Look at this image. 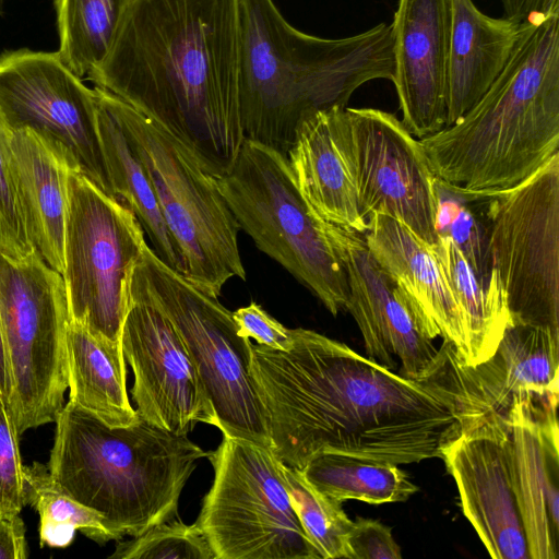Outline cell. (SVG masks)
Returning <instances> with one entry per match:
<instances>
[{
    "label": "cell",
    "mask_w": 559,
    "mask_h": 559,
    "mask_svg": "<svg viewBox=\"0 0 559 559\" xmlns=\"http://www.w3.org/2000/svg\"><path fill=\"white\" fill-rule=\"evenodd\" d=\"M391 27L401 122L420 140L447 122L452 0H399Z\"/></svg>",
    "instance_id": "cell-19"
},
{
    "label": "cell",
    "mask_w": 559,
    "mask_h": 559,
    "mask_svg": "<svg viewBox=\"0 0 559 559\" xmlns=\"http://www.w3.org/2000/svg\"><path fill=\"white\" fill-rule=\"evenodd\" d=\"M283 352L252 344L250 374L263 407L269 448L302 469L338 453L395 465L442 457L462 433L447 402L346 344L293 329Z\"/></svg>",
    "instance_id": "cell-1"
},
{
    "label": "cell",
    "mask_w": 559,
    "mask_h": 559,
    "mask_svg": "<svg viewBox=\"0 0 559 559\" xmlns=\"http://www.w3.org/2000/svg\"><path fill=\"white\" fill-rule=\"evenodd\" d=\"M419 141L436 177L472 200L516 187L558 153L559 14L523 22L484 96Z\"/></svg>",
    "instance_id": "cell-3"
},
{
    "label": "cell",
    "mask_w": 559,
    "mask_h": 559,
    "mask_svg": "<svg viewBox=\"0 0 559 559\" xmlns=\"http://www.w3.org/2000/svg\"><path fill=\"white\" fill-rule=\"evenodd\" d=\"M146 243L128 205L70 171L61 275L71 321L121 344L131 275Z\"/></svg>",
    "instance_id": "cell-11"
},
{
    "label": "cell",
    "mask_w": 559,
    "mask_h": 559,
    "mask_svg": "<svg viewBox=\"0 0 559 559\" xmlns=\"http://www.w3.org/2000/svg\"><path fill=\"white\" fill-rule=\"evenodd\" d=\"M0 400H1V394H0Z\"/></svg>",
    "instance_id": "cell-41"
},
{
    "label": "cell",
    "mask_w": 559,
    "mask_h": 559,
    "mask_svg": "<svg viewBox=\"0 0 559 559\" xmlns=\"http://www.w3.org/2000/svg\"><path fill=\"white\" fill-rule=\"evenodd\" d=\"M293 506L321 559L346 558L347 536L353 521L341 501L318 491L301 471L282 463Z\"/></svg>",
    "instance_id": "cell-31"
},
{
    "label": "cell",
    "mask_w": 559,
    "mask_h": 559,
    "mask_svg": "<svg viewBox=\"0 0 559 559\" xmlns=\"http://www.w3.org/2000/svg\"><path fill=\"white\" fill-rule=\"evenodd\" d=\"M217 182L240 229L260 251L305 285L333 316L346 310L345 269L324 222L300 194L285 155L245 139L235 163Z\"/></svg>",
    "instance_id": "cell-6"
},
{
    "label": "cell",
    "mask_w": 559,
    "mask_h": 559,
    "mask_svg": "<svg viewBox=\"0 0 559 559\" xmlns=\"http://www.w3.org/2000/svg\"><path fill=\"white\" fill-rule=\"evenodd\" d=\"M115 559H216L207 538L195 523L179 518L159 523L133 539L119 543Z\"/></svg>",
    "instance_id": "cell-33"
},
{
    "label": "cell",
    "mask_w": 559,
    "mask_h": 559,
    "mask_svg": "<svg viewBox=\"0 0 559 559\" xmlns=\"http://www.w3.org/2000/svg\"><path fill=\"white\" fill-rule=\"evenodd\" d=\"M300 471L318 491L341 502H403L419 490L395 464L338 453L317 455Z\"/></svg>",
    "instance_id": "cell-28"
},
{
    "label": "cell",
    "mask_w": 559,
    "mask_h": 559,
    "mask_svg": "<svg viewBox=\"0 0 559 559\" xmlns=\"http://www.w3.org/2000/svg\"><path fill=\"white\" fill-rule=\"evenodd\" d=\"M429 248L438 259L463 316L466 353L459 360L466 366H476L493 355L506 329L512 323L504 288L493 270L489 280L478 276L449 237L437 236L436 243Z\"/></svg>",
    "instance_id": "cell-27"
},
{
    "label": "cell",
    "mask_w": 559,
    "mask_h": 559,
    "mask_svg": "<svg viewBox=\"0 0 559 559\" xmlns=\"http://www.w3.org/2000/svg\"><path fill=\"white\" fill-rule=\"evenodd\" d=\"M240 112L245 138L287 157L300 120L346 107L362 84L392 80L391 24L344 38L292 26L273 0H239Z\"/></svg>",
    "instance_id": "cell-4"
},
{
    "label": "cell",
    "mask_w": 559,
    "mask_h": 559,
    "mask_svg": "<svg viewBox=\"0 0 559 559\" xmlns=\"http://www.w3.org/2000/svg\"><path fill=\"white\" fill-rule=\"evenodd\" d=\"M485 200L491 270L512 321L559 334V152L516 187Z\"/></svg>",
    "instance_id": "cell-12"
},
{
    "label": "cell",
    "mask_w": 559,
    "mask_h": 559,
    "mask_svg": "<svg viewBox=\"0 0 559 559\" xmlns=\"http://www.w3.org/2000/svg\"><path fill=\"white\" fill-rule=\"evenodd\" d=\"M223 437L207 456L214 480L197 520L216 559H321L293 506L282 462L266 447Z\"/></svg>",
    "instance_id": "cell-9"
},
{
    "label": "cell",
    "mask_w": 559,
    "mask_h": 559,
    "mask_svg": "<svg viewBox=\"0 0 559 559\" xmlns=\"http://www.w3.org/2000/svg\"><path fill=\"white\" fill-rule=\"evenodd\" d=\"M347 559H401L392 527L377 520L356 518L346 543Z\"/></svg>",
    "instance_id": "cell-36"
},
{
    "label": "cell",
    "mask_w": 559,
    "mask_h": 559,
    "mask_svg": "<svg viewBox=\"0 0 559 559\" xmlns=\"http://www.w3.org/2000/svg\"><path fill=\"white\" fill-rule=\"evenodd\" d=\"M121 344L96 337L70 320L67 330L69 400L110 427L134 424Z\"/></svg>",
    "instance_id": "cell-26"
},
{
    "label": "cell",
    "mask_w": 559,
    "mask_h": 559,
    "mask_svg": "<svg viewBox=\"0 0 559 559\" xmlns=\"http://www.w3.org/2000/svg\"><path fill=\"white\" fill-rule=\"evenodd\" d=\"M130 144L153 186L165 223L181 251L183 275L221 296L231 278L246 280L240 227L217 178L174 135L110 93Z\"/></svg>",
    "instance_id": "cell-7"
},
{
    "label": "cell",
    "mask_w": 559,
    "mask_h": 559,
    "mask_svg": "<svg viewBox=\"0 0 559 559\" xmlns=\"http://www.w3.org/2000/svg\"><path fill=\"white\" fill-rule=\"evenodd\" d=\"M559 334L548 326L513 322L493 355L462 364L443 341L429 373L419 382L440 395L462 423V430L491 416L508 418L518 401L558 406Z\"/></svg>",
    "instance_id": "cell-14"
},
{
    "label": "cell",
    "mask_w": 559,
    "mask_h": 559,
    "mask_svg": "<svg viewBox=\"0 0 559 559\" xmlns=\"http://www.w3.org/2000/svg\"><path fill=\"white\" fill-rule=\"evenodd\" d=\"M238 333L254 338L258 344L287 352L293 345L292 329L271 317L260 305L251 302L231 312Z\"/></svg>",
    "instance_id": "cell-37"
},
{
    "label": "cell",
    "mask_w": 559,
    "mask_h": 559,
    "mask_svg": "<svg viewBox=\"0 0 559 559\" xmlns=\"http://www.w3.org/2000/svg\"><path fill=\"white\" fill-rule=\"evenodd\" d=\"M522 23L491 17L472 0H452L445 127L456 122L488 91L507 66Z\"/></svg>",
    "instance_id": "cell-23"
},
{
    "label": "cell",
    "mask_w": 559,
    "mask_h": 559,
    "mask_svg": "<svg viewBox=\"0 0 559 559\" xmlns=\"http://www.w3.org/2000/svg\"><path fill=\"white\" fill-rule=\"evenodd\" d=\"M23 471L25 504L32 506L39 515L40 547H67L76 531L99 544L115 540L103 515L68 495L47 466L35 462Z\"/></svg>",
    "instance_id": "cell-30"
},
{
    "label": "cell",
    "mask_w": 559,
    "mask_h": 559,
    "mask_svg": "<svg viewBox=\"0 0 559 559\" xmlns=\"http://www.w3.org/2000/svg\"><path fill=\"white\" fill-rule=\"evenodd\" d=\"M345 142L362 217L384 214L437 241V177L419 139L394 115L345 107Z\"/></svg>",
    "instance_id": "cell-15"
},
{
    "label": "cell",
    "mask_w": 559,
    "mask_h": 559,
    "mask_svg": "<svg viewBox=\"0 0 559 559\" xmlns=\"http://www.w3.org/2000/svg\"><path fill=\"white\" fill-rule=\"evenodd\" d=\"M504 16L531 22L559 14V0H501Z\"/></svg>",
    "instance_id": "cell-39"
},
{
    "label": "cell",
    "mask_w": 559,
    "mask_h": 559,
    "mask_svg": "<svg viewBox=\"0 0 559 559\" xmlns=\"http://www.w3.org/2000/svg\"><path fill=\"white\" fill-rule=\"evenodd\" d=\"M11 391V376L8 362V356L2 334V325L0 319V394L4 404L8 401Z\"/></svg>",
    "instance_id": "cell-40"
},
{
    "label": "cell",
    "mask_w": 559,
    "mask_h": 559,
    "mask_svg": "<svg viewBox=\"0 0 559 559\" xmlns=\"http://www.w3.org/2000/svg\"><path fill=\"white\" fill-rule=\"evenodd\" d=\"M121 348L134 382L136 413L145 421L188 436L197 424L218 420L195 362L178 331L132 272Z\"/></svg>",
    "instance_id": "cell-16"
},
{
    "label": "cell",
    "mask_w": 559,
    "mask_h": 559,
    "mask_svg": "<svg viewBox=\"0 0 559 559\" xmlns=\"http://www.w3.org/2000/svg\"><path fill=\"white\" fill-rule=\"evenodd\" d=\"M11 135L0 117V251L21 259L35 249L26 235L20 210Z\"/></svg>",
    "instance_id": "cell-34"
},
{
    "label": "cell",
    "mask_w": 559,
    "mask_h": 559,
    "mask_svg": "<svg viewBox=\"0 0 559 559\" xmlns=\"http://www.w3.org/2000/svg\"><path fill=\"white\" fill-rule=\"evenodd\" d=\"M441 459L456 483L462 511L490 557L530 559L506 418L492 416L463 429Z\"/></svg>",
    "instance_id": "cell-17"
},
{
    "label": "cell",
    "mask_w": 559,
    "mask_h": 559,
    "mask_svg": "<svg viewBox=\"0 0 559 559\" xmlns=\"http://www.w3.org/2000/svg\"><path fill=\"white\" fill-rule=\"evenodd\" d=\"M512 467L530 559L558 557L557 409L518 401L509 411Z\"/></svg>",
    "instance_id": "cell-21"
},
{
    "label": "cell",
    "mask_w": 559,
    "mask_h": 559,
    "mask_svg": "<svg viewBox=\"0 0 559 559\" xmlns=\"http://www.w3.org/2000/svg\"><path fill=\"white\" fill-rule=\"evenodd\" d=\"M437 236L449 237L474 272L486 280L491 276L487 221L472 209V199L437 178Z\"/></svg>",
    "instance_id": "cell-32"
},
{
    "label": "cell",
    "mask_w": 559,
    "mask_h": 559,
    "mask_svg": "<svg viewBox=\"0 0 559 559\" xmlns=\"http://www.w3.org/2000/svg\"><path fill=\"white\" fill-rule=\"evenodd\" d=\"M48 469L80 503L99 512L115 540L178 518L181 491L204 451L141 417L110 427L71 400L56 420Z\"/></svg>",
    "instance_id": "cell-5"
},
{
    "label": "cell",
    "mask_w": 559,
    "mask_h": 559,
    "mask_svg": "<svg viewBox=\"0 0 559 559\" xmlns=\"http://www.w3.org/2000/svg\"><path fill=\"white\" fill-rule=\"evenodd\" d=\"M0 319L11 376L5 406L21 436L55 421L68 389L67 288L36 250L21 259L0 251Z\"/></svg>",
    "instance_id": "cell-8"
},
{
    "label": "cell",
    "mask_w": 559,
    "mask_h": 559,
    "mask_svg": "<svg viewBox=\"0 0 559 559\" xmlns=\"http://www.w3.org/2000/svg\"><path fill=\"white\" fill-rule=\"evenodd\" d=\"M94 91L98 133L115 197L132 210L157 258L183 275L181 251L165 223L151 180L127 138L110 94L97 86Z\"/></svg>",
    "instance_id": "cell-25"
},
{
    "label": "cell",
    "mask_w": 559,
    "mask_h": 559,
    "mask_svg": "<svg viewBox=\"0 0 559 559\" xmlns=\"http://www.w3.org/2000/svg\"><path fill=\"white\" fill-rule=\"evenodd\" d=\"M366 243L430 338L441 336L462 360L466 353L463 316L443 270L426 243L394 217L368 221Z\"/></svg>",
    "instance_id": "cell-20"
},
{
    "label": "cell",
    "mask_w": 559,
    "mask_h": 559,
    "mask_svg": "<svg viewBox=\"0 0 559 559\" xmlns=\"http://www.w3.org/2000/svg\"><path fill=\"white\" fill-rule=\"evenodd\" d=\"M19 437L7 406L0 400V514H20L25 504Z\"/></svg>",
    "instance_id": "cell-35"
},
{
    "label": "cell",
    "mask_w": 559,
    "mask_h": 559,
    "mask_svg": "<svg viewBox=\"0 0 559 559\" xmlns=\"http://www.w3.org/2000/svg\"><path fill=\"white\" fill-rule=\"evenodd\" d=\"M26 557L25 525L20 514H0V559Z\"/></svg>",
    "instance_id": "cell-38"
},
{
    "label": "cell",
    "mask_w": 559,
    "mask_h": 559,
    "mask_svg": "<svg viewBox=\"0 0 559 559\" xmlns=\"http://www.w3.org/2000/svg\"><path fill=\"white\" fill-rule=\"evenodd\" d=\"M134 0H53L58 55L81 79L105 57L124 12Z\"/></svg>",
    "instance_id": "cell-29"
},
{
    "label": "cell",
    "mask_w": 559,
    "mask_h": 559,
    "mask_svg": "<svg viewBox=\"0 0 559 559\" xmlns=\"http://www.w3.org/2000/svg\"><path fill=\"white\" fill-rule=\"evenodd\" d=\"M11 148L17 199L28 240L44 261L62 274L71 169L32 131L12 132Z\"/></svg>",
    "instance_id": "cell-24"
},
{
    "label": "cell",
    "mask_w": 559,
    "mask_h": 559,
    "mask_svg": "<svg viewBox=\"0 0 559 559\" xmlns=\"http://www.w3.org/2000/svg\"><path fill=\"white\" fill-rule=\"evenodd\" d=\"M0 117L11 132H34L71 170L116 198L98 133L95 91L57 51L22 48L0 55Z\"/></svg>",
    "instance_id": "cell-13"
},
{
    "label": "cell",
    "mask_w": 559,
    "mask_h": 559,
    "mask_svg": "<svg viewBox=\"0 0 559 559\" xmlns=\"http://www.w3.org/2000/svg\"><path fill=\"white\" fill-rule=\"evenodd\" d=\"M133 271L191 354L223 436L269 448L263 407L250 374L252 343L239 335L231 311L167 266L147 243Z\"/></svg>",
    "instance_id": "cell-10"
},
{
    "label": "cell",
    "mask_w": 559,
    "mask_h": 559,
    "mask_svg": "<svg viewBox=\"0 0 559 559\" xmlns=\"http://www.w3.org/2000/svg\"><path fill=\"white\" fill-rule=\"evenodd\" d=\"M347 275L346 310L355 319L368 358L402 377L423 380L438 349L423 331L400 290L371 254L365 234L324 222Z\"/></svg>",
    "instance_id": "cell-18"
},
{
    "label": "cell",
    "mask_w": 559,
    "mask_h": 559,
    "mask_svg": "<svg viewBox=\"0 0 559 559\" xmlns=\"http://www.w3.org/2000/svg\"><path fill=\"white\" fill-rule=\"evenodd\" d=\"M86 78L164 128L221 177L246 139L239 0H134Z\"/></svg>",
    "instance_id": "cell-2"
},
{
    "label": "cell",
    "mask_w": 559,
    "mask_h": 559,
    "mask_svg": "<svg viewBox=\"0 0 559 559\" xmlns=\"http://www.w3.org/2000/svg\"><path fill=\"white\" fill-rule=\"evenodd\" d=\"M345 107L306 115L297 126L287 159L295 183L323 222L365 234L345 142Z\"/></svg>",
    "instance_id": "cell-22"
}]
</instances>
